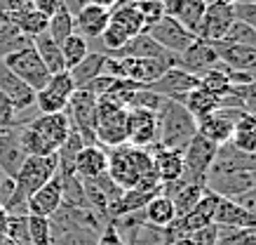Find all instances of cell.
I'll use <instances>...</instances> for the list:
<instances>
[{
	"instance_id": "cell-1",
	"label": "cell",
	"mask_w": 256,
	"mask_h": 245,
	"mask_svg": "<svg viewBox=\"0 0 256 245\" xmlns=\"http://www.w3.org/2000/svg\"><path fill=\"white\" fill-rule=\"evenodd\" d=\"M110 179L122 191H158L160 179L153 170V156L146 149H136L130 144L108 149V170Z\"/></svg>"
},
{
	"instance_id": "cell-2",
	"label": "cell",
	"mask_w": 256,
	"mask_h": 245,
	"mask_svg": "<svg viewBox=\"0 0 256 245\" xmlns=\"http://www.w3.org/2000/svg\"><path fill=\"white\" fill-rule=\"evenodd\" d=\"M249 186H256L254 156H244L240 151H235L230 144L221 146L207 172L204 189L221 198H233L235 193Z\"/></svg>"
},
{
	"instance_id": "cell-3",
	"label": "cell",
	"mask_w": 256,
	"mask_h": 245,
	"mask_svg": "<svg viewBox=\"0 0 256 245\" xmlns=\"http://www.w3.org/2000/svg\"><path fill=\"white\" fill-rule=\"evenodd\" d=\"M158 116V146L160 149H178L184 151L188 142L198 135V123L186 111L184 104L174 99H162Z\"/></svg>"
},
{
	"instance_id": "cell-4",
	"label": "cell",
	"mask_w": 256,
	"mask_h": 245,
	"mask_svg": "<svg viewBox=\"0 0 256 245\" xmlns=\"http://www.w3.org/2000/svg\"><path fill=\"white\" fill-rule=\"evenodd\" d=\"M94 139L104 149H116V146L127 144V109L116 97H96Z\"/></svg>"
},
{
	"instance_id": "cell-5",
	"label": "cell",
	"mask_w": 256,
	"mask_h": 245,
	"mask_svg": "<svg viewBox=\"0 0 256 245\" xmlns=\"http://www.w3.org/2000/svg\"><path fill=\"white\" fill-rule=\"evenodd\" d=\"M0 62L5 64L19 80H24L33 92L42 90V87L47 85L50 76H52V73L45 69V64L40 62V57H38V52L33 50V45L22 48V50H14V52H10V55L2 57Z\"/></svg>"
},
{
	"instance_id": "cell-6",
	"label": "cell",
	"mask_w": 256,
	"mask_h": 245,
	"mask_svg": "<svg viewBox=\"0 0 256 245\" xmlns=\"http://www.w3.org/2000/svg\"><path fill=\"white\" fill-rule=\"evenodd\" d=\"M56 170H59L56 153H52V156H26L22 167H19V172L14 174V182L24 196L31 198L50 179H54Z\"/></svg>"
},
{
	"instance_id": "cell-7",
	"label": "cell",
	"mask_w": 256,
	"mask_h": 245,
	"mask_svg": "<svg viewBox=\"0 0 256 245\" xmlns=\"http://www.w3.org/2000/svg\"><path fill=\"white\" fill-rule=\"evenodd\" d=\"M216 153L218 146L210 144L207 139H202L200 135H195L184 149V174H181V179L193 184H204Z\"/></svg>"
},
{
	"instance_id": "cell-8",
	"label": "cell",
	"mask_w": 256,
	"mask_h": 245,
	"mask_svg": "<svg viewBox=\"0 0 256 245\" xmlns=\"http://www.w3.org/2000/svg\"><path fill=\"white\" fill-rule=\"evenodd\" d=\"M66 116L70 120L73 132H78L82 137L85 146L96 144L94 139V113H96V97L87 90H76L70 95L68 104H66Z\"/></svg>"
},
{
	"instance_id": "cell-9",
	"label": "cell",
	"mask_w": 256,
	"mask_h": 245,
	"mask_svg": "<svg viewBox=\"0 0 256 245\" xmlns=\"http://www.w3.org/2000/svg\"><path fill=\"white\" fill-rule=\"evenodd\" d=\"M235 22V12L230 3H224V0H207V10H204V17H202L200 26L195 31V38L202 40V43H216V40H224L226 33L230 31V26Z\"/></svg>"
},
{
	"instance_id": "cell-10",
	"label": "cell",
	"mask_w": 256,
	"mask_h": 245,
	"mask_svg": "<svg viewBox=\"0 0 256 245\" xmlns=\"http://www.w3.org/2000/svg\"><path fill=\"white\" fill-rule=\"evenodd\" d=\"M26 125L42 139V144L47 146L50 153H56L59 146H62V144L68 139L70 132H73L66 111H62V113H38V116H36L31 123H26Z\"/></svg>"
},
{
	"instance_id": "cell-11",
	"label": "cell",
	"mask_w": 256,
	"mask_h": 245,
	"mask_svg": "<svg viewBox=\"0 0 256 245\" xmlns=\"http://www.w3.org/2000/svg\"><path fill=\"white\" fill-rule=\"evenodd\" d=\"M127 144L150 151L158 146V116L156 111L127 109Z\"/></svg>"
},
{
	"instance_id": "cell-12",
	"label": "cell",
	"mask_w": 256,
	"mask_h": 245,
	"mask_svg": "<svg viewBox=\"0 0 256 245\" xmlns=\"http://www.w3.org/2000/svg\"><path fill=\"white\" fill-rule=\"evenodd\" d=\"M144 33H148L160 48H164L167 52H172V55L186 52L195 40H198L188 29H184V26L178 24L174 17H164V19H160L156 26L146 29Z\"/></svg>"
},
{
	"instance_id": "cell-13",
	"label": "cell",
	"mask_w": 256,
	"mask_h": 245,
	"mask_svg": "<svg viewBox=\"0 0 256 245\" xmlns=\"http://www.w3.org/2000/svg\"><path fill=\"white\" fill-rule=\"evenodd\" d=\"M240 113L242 111H238V109H226V106H221V109H216L214 113H210L204 120L198 123V135L221 149L226 144H230L235 120L240 118Z\"/></svg>"
},
{
	"instance_id": "cell-14",
	"label": "cell",
	"mask_w": 256,
	"mask_h": 245,
	"mask_svg": "<svg viewBox=\"0 0 256 245\" xmlns=\"http://www.w3.org/2000/svg\"><path fill=\"white\" fill-rule=\"evenodd\" d=\"M198 85H200L198 76H193V73H188V71H184V69H176V66H174V69H170V71H164L156 83L146 85V90L164 97V99H174V102H178L181 97L188 95V92L195 90Z\"/></svg>"
},
{
	"instance_id": "cell-15",
	"label": "cell",
	"mask_w": 256,
	"mask_h": 245,
	"mask_svg": "<svg viewBox=\"0 0 256 245\" xmlns=\"http://www.w3.org/2000/svg\"><path fill=\"white\" fill-rule=\"evenodd\" d=\"M214 55H216L218 64H224L233 71H244V73H256V50L244 48L238 43H228V40H216L210 43Z\"/></svg>"
},
{
	"instance_id": "cell-16",
	"label": "cell",
	"mask_w": 256,
	"mask_h": 245,
	"mask_svg": "<svg viewBox=\"0 0 256 245\" xmlns=\"http://www.w3.org/2000/svg\"><path fill=\"white\" fill-rule=\"evenodd\" d=\"M214 226L224 231H254L256 229V217H252L249 212H244L240 205H235L230 198H218L216 212L212 219Z\"/></svg>"
},
{
	"instance_id": "cell-17",
	"label": "cell",
	"mask_w": 256,
	"mask_h": 245,
	"mask_svg": "<svg viewBox=\"0 0 256 245\" xmlns=\"http://www.w3.org/2000/svg\"><path fill=\"white\" fill-rule=\"evenodd\" d=\"M108 170V149H104L99 144L82 146L76 156V177L82 182L96 179Z\"/></svg>"
},
{
	"instance_id": "cell-18",
	"label": "cell",
	"mask_w": 256,
	"mask_h": 245,
	"mask_svg": "<svg viewBox=\"0 0 256 245\" xmlns=\"http://www.w3.org/2000/svg\"><path fill=\"white\" fill-rule=\"evenodd\" d=\"M216 64H218V59L214 55L212 45L210 43H202V40H195L186 52L176 55V69H184V71L193 73L198 78H200L202 73L212 71Z\"/></svg>"
},
{
	"instance_id": "cell-19",
	"label": "cell",
	"mask_w": 256,
	"mask_h": 245,
	"mask_svg": "<svg viewBox=\"0 0 256 245\" xmlns=\"http://www.w3.org/2000/svg\"><path fill=\"white\" fill-rule=\"evenodd\" d=\"M0 95L8 97L10 102L14 104V109L19 111V113L36 106V92H33L24 80L16 78L14 73L10 71L2 62H0Z\"/></svg>"
},
{
	"instance_id": "cell-20",
	"label": "cell",
	"mask_w": 256,
	"mask_h": 245,
	"mask_svg": "<svg viewBox=\"0 0 256 245\" xmlns=\"http://www.w3.org/2000/svg\"><path fill=\"white\" fill-rule=\"evenodd\" d=\"M150 156H153V170H156L158 179H160V186H167V184H174L181 179V174H184V151L153 146Z\"/></svg>"
},
{
	"instance_id": "cell-21",
	"label": "cell",
	"mask_w": 256,
	"mask_h": 245,
	"mask_svg": "<svg viewBox=\"0 0 256 245\" xmlns=\"http://www.w3.org/2000/svg\"><path fill=\"white\" fill-rule=\"evenodd\" d=\"M204 184H193V182H184V179H178L174 184H167L160 189L162 196H167L174 203V210H176V217H184L193 210L198 203H200V198L204 196Z\"/></svg>"
},
{
	"instance_id": "cell-22",
	"label": "cell",
	"mask_w": 256,
	"mask_h": 245,
	"mask_svg": "<svg viewBox=\"0 0 256 245\" xmlns=\"http://www.w3.org/2000/svg\"><path fill=\"white\" fill-rule=\"evenodd\" d=\"M110 22V12L108 10H101L96 5L87 3L82 10H78L73 15V24H76V33L90 43V40H99L101 33L106 31V26Z\"/></svg>"
},
{
	"instance_id": "cell-23",
	"label": "cell",
	"mask_w": 256,
	"mask_h": 245,
	"mask_svg": "<svg viewBox=\"0 0 256 245\" xmlns=\"http://www.w3.org/2000/svg\"><path fill=\"white\" fill-rule=\"evenodd\" d=\"M62 203H64L62 179L54 177V179H50L42 189H38L31 198H28V214H36V217H45V219H50V217L59 210Z\"/></svg>"
},
{
	"instance_id": "cell-24",
	"label": "cell",
	"mask_w": 256,
	"mask_h": 245,
	"mask_svg": "<svg viewBox=\"0 0 256 245\" xmlns=\"http://www.w3.org/2000/svg\"><path fill=\"white\" fill-rule=\"evenodd\" d=\"M110 57H116V59H122V57H132V59H167V57H172V52L160 48L148 33H139L132 40H127L124 48H120L116 55Z\"/></svg>"
},
{
	"instance_id": "cell-25",
	"label": "cell",
	"mask_w": 256,
	"mask_h": 245,
	"mask_svg": "<svg viewBox=\"0 0 256 245\" xmlns=\"http://www.w3.org/2000/svg\"><path fill=\"white\" fill-rule=\"evenodd\" d=\"M230 146L244 156L256 153V113H240L230 135Z\"/></svg>"
},
{
	"instance_id": "cell-26",
	"label": "cell",
	"mask_w": 256,
	"mask_h": 245,
	"mask_svg": "<svg viewBox=\"0 0 256 245\" xmlns=\"http://www.w3.org/2000/svg\"><path fill=\"white\" fill-rule=\"evenodd\" d=\"M178 104H184V106H186V111L195 118V123H200V120H204L210 113H214L216 109H221L218 97L212 95V92H207V90H202L200 85L195 87V90H190L188 95L181 97Z\"/></svg>"
},
{
	"instance_id": "cell-27",
	"label": "cell",
	"mask_w": 256,
	"mask_h": 245,
	"mask_svg": "<svg viewBox=\"0 0 256 245\" xmlns=\"http://www.w3.org/2000/svg\"><path fill=\"white\" fill-rule=\"evenodd\" d=\"M144 219H146L148 226L153 229H170L172 224L176 221V210H174V203H172L167 196L158 193L156 198L148 200V205L144 207Z\"/></svg>"
},
{
	"instance_id": "cell-28",
	"label": "cell",
	"mask_w": 256,
	"mask_h": 245,
	"mask_svg": "<svg viewBox=\"0 0 256 245\" xmlns=\"http://www.w3.org/2000/svg\"><path fill=\"white\" fill-rule=\"evenodd\" d=\"M110 24L118 26L127 38H134V36L146 31L144 19H141L139 10L134 8V3H120V5L110 10Z\"/></svg>"
},
{
	"instance_id": "cell-29",
	"label": "cell",
	"mask_w": 256,
	"mask_h": 245,
	"mask_svg": "<svg viewBox=\"0 0 256 245\" xmlns=\"http://www.w3.org/2000/svg\"><path fill=\"white\" fill-rule=\"evenodd\" d=\"M204 10H207V0H178L176 5L167 12V17H174L178 24L195 36L202 17H204Z\"/></svg>"
},
{
	"instance_id": "cell-30",
	"label": "cell",
	"mask_w": 256,
	"mask_h": 245,
	"mask_svg": "<svg viewBox=\"0 0 256 245\" xmlns=\"http://www.w3.org/2000/svg\"><path fill=\"white\" fill-rule=\"evenodd\" d=\"M104 62H106V55H101V52H90L80 64H76L73 69H68L76 90H82V87H87L94 78H99L101 71H104Z\"/></svg>"
},
{
	"instance_id": "cell-31",
	"label": "cell",
	"mask_w": 256,
	"mask_h": 245,
	"mask_svg": "<svg viewBox=\"0 0 256 245\" xmlns=\"http://www.w3.org/2000/svg\"><path fill=\"white\" fill-rule=\"evenodd\" d=\"M31 45L33 50L38 52L40 62L45 64V69L50 73H59V71H66L64 69V59H62V48H59V43L50 38V33H40L36 38H31Z\"/></svg>"
},
{
	"instance_id": "cell-32",
	"label": "cell",
	"mask_w": 256,
	"mask_h": 245,
	"mask_svg": "<svg viewBox=\"0 0 256 245\" xmlns=\"http://www.w3.org/2000/svg\"><path fill=\"white\" fill-rule=\"evenodd\" d=\"M12 22H14V26L19 29V33L22 36H26V38H36V36H40V33L47 31V17L40 15L38 10H24V12H19V15L10 17Z\"/></svg>"
},
{
	"instance_id": "cell-33",
	"label": "cell",
	"mask_w": 256,
	"mask_h": 245,
	"mask_svg": "<svg viewBox=\"0 0 256 245\" xmlns=\"http://www.w3.org/2000/svg\"><path fill=\"white\" fill-rule=\"evenodd\" d=\"M47 33H50V38L54 40V43H59V45H62L68 36H73V33H76L73 15L66 10V5H62L54 15L47 19Z\"/></svg>"
},
{
	"instance_id": "cell-34",
	"label": "cell",
	"mask_w": 256,
	"mask_h": 245,
	"mask_svg": "<svg viewBox=\"0 0 256 245\" xmlns=\"http://www.w3.org/2000/svg\"><path fill=\"white\" fill-rule=\"evenodd\" d=\"M59 48H62V59H64V69H66V71L73 69L76 64H80L90 55V43H87L82 36H78V33L68 36Z\"/></svg>"
},
{
	"instance_id": "cell-35",
	"label": "cell",
	"mask_w": 256,
	"mask_h": 245,
	"mask_svg": "<svg viewBox=\"0 0 256 245\" xmlns=\"http://www.w3.org/2000/svg\"><path fill=\"white\" fill-rule=\"evenodd\" d=\"M134 8L139 10L141 19H144V26L150 29V26H156L160 19L167 17V10L160 0H134Z\"/></svg>"
},
{
	"instance_id": "cell-36",
	"label": "cell",
	"mask_w": 256,
	"mask_h": 245,
	"mask_svg": "<svg viewBox=\"0 0 256 245\" xmlns=\"http://www.w3.org/2000/svg\"><path fill=\"white\" fill-rule=\"evenodd\" d=\"M5 236H8L14 245H31L28 214H26V217H8V224H5Z\"/></svg>"
},
{
	"instance_id": "cell-37",
	"label": "cell",
	"mask_w": 256,
	"mask_h": 245,
	"mask_svg": "<svg viewBox=\"0 0 256 245\" xmlns=\"http://www.w3.org/2000/svg\"><path fill=\"white\" fill-rule=\"evenodd\" d=\"M45 90H50L52 95H56L59 99H64V102H68L70 95L76 92V85H73V78H70L68 71H59V73H52V76H50Z\"/></svg>"
},
{
	"instance_id": "cell-38",
	"label": "cell",
	"mask_w": 256,
	"mask_h": 245,
	"mask_svg": "<svg viewBox=\"0 0 256 245\" xmlns=\"http://www.w3.org/2000/svg\"><path fill=\"white\" fill-rule=\"evenodd\" d=\"M200 87L202 90H207V92H212V95H216L218 97V102H221V97L230 90V83L226 80V76L221 71H216V69H212V71H207V73H202L200 78Z\"/></svg>"
},
{
	"instance_id": "cell-39",
	"label": "cell",
	"mask_w": 256,
	"mask_h": 245,
	"mask_svg": "<svg viewBox=\"0 0 256 245\" xmlns=\"http://www.w3.org/2000/svg\"><path fill=\"white\" fill-rule=\"evenodd\" d=\"M28 233H31V245H52V233H50V219L28 214Z\"/></svg>"
},
{
	"instance_id": "cell-40",
	"label": "cell",
	"mask_w": 256,
	"mask_h": 245,
	"mask_svg": "<svg viewBox=\"0 0 256 245\" xmlns=\"http://www.w3.org/2000/svg\"><path fill=\"white\" fill-rule=\"evenodd\" d=\"M164 97L156 95V92H150V90H139V92H134L127 104H124V109H146V111H158L160 109V104H162Z\"/></svg>"
},
{
	"instance_id": "cell-41",
	"label": "cell",
	"mask_w": 256,
	"mask_h": 245,
	"mask_svg": "<svg viewBox=\"0 0 256 245\" xmlns=\"http://www.w3.org/2000/svg\"><path fill=\"white\" fill-rule=\"evenodd\" d=\"M19 127V111L5 95H0V130H16Z\"/></svg>"
},
{
	"instance_id": "cell-42",
	"label": "cell",
	"mask_w": 256,
	"mask_h": 245,
	"mask_svg": "<svg viewBox=\"0 0 256 245\" xmlns=\"http://www.w3.org/2000/svg\"><path fill=\"white\" fill-rule=\"evenodd\" d=\"M233 12L238 22L252 26L256 31V3H252V0H238V3H233Z\"/></svg>"
},
{
	"instance_id": "cell-43",
	"label": "cell",
	"mask_w": 256,
	"mask_h": 245,
	"mask_svg": "<svg viewBox=\"0 0 256 245\" xmlns=\"http://www.w3.org/2000/svg\"><path fill=\"white\" fill-rule=\"evenodd\" d=\"M230 200H233L235 205H240L244 212H249L252 217H256V186H249V189L235 193Z\"/></svg>"
},
{
	"instance_id": "cell-44",
	"label": "cell",
	"mask_w": 256,
	"mask_h": 245,
	"mask_svg": "<svg viewBox=\"0 0 256 245\" xmlns=\"http://www.w3.org/2000/svg\"><path fill=\"white\" fill-rule=\"evenodd\" d=\"M16 193V182L14 177H8V174H2L0 177V207H5L14 198Z\"/></svg>"
},
{
	"instance_id": "cell-45",
	"label": "cell",
	"mask_w": 256,
	"mask_h": 245,
	"mask_svg": "<svg viewBox=\"0 0 256 245\" xmlns=\"http://www.w3.org/2000/svg\"><path fill=\"white\" fill-rule=\"evenodd\" d=\"M96 245H127V243H124L122 236L118 233V229L113 226V221H108V224H106V226L101 229Z\"/></svg>"
},
{
	"instance_id": "cell-46",
	"label": "cell",
	"mask_w": 256,
	"mask_h": 245,
	"mask_svg": "<svg viewBox=\"0 0 256 245\" xmlns=\"http://www.w3.org/2000/svg\"><path fill=\"white\" fill-rule=\"evenodd\" d=\"M31 5H33V10H38L40 15H45L50 19L64 5V0H31Z\"/></svg>"
},
{
	"instance_id": "cell-47",
	"label": "cell",
	"mask_w": 256,
	"mask_h": 245,
	"mask_svg": "<svg viewBox=\"0 0 256 245\" xmlns=\"http://www.w3.org/2000/svg\"><path fill=\"white\" fill-rule=\"evenodd\" d=\"M90 5H96V8H101V10H113L116 5H120V0H87Z\"/></svg>"
},
{
	"instance_id": "cell-48",
	"label": "cell",
	"mask_w": 256,
	"mask_h": 245,
	"mask_svg": "<svg viewBox=\"0 0 256 245\" xmlns=\"http://www.w3.org/2000/svg\"><path fill=\"white\" fill-rule=\"evenodd\" d=\"M5 224H8V212L0 207V236L5 233Z\"/></svg>"
},
{
	"instance_id": "cell-49",
	"label": "cell",
	"mask_w": 256,
	"mask_h": 245,
	"mask_svg": "<svg viewBox=\"0 0 256 245\" xmlns=\"http://www.w3.org/2000/svg\"><path fill=\"white\" fill-rule=\"evenodd\" d=\"M160 3H162V5H164V10H167V12H170V10L174 8V5H176L178 0H160Z\"/></svg>"
},
{
	"instance_id": "cell-50",
	"label": "cell",
	"mask_w": 256,
	"mask_h": 245,
	"mask_svg": "<svg viewBox=\"0 0 256 245\" xmlns=\"http://www.w3.org/2000/svg\"><path fill=\"white\" fill-rule=\"evenodd\" d=\"M8 15V0H0V17Z\"/></svg>"
},
{
	"instance_id": "cell-51",
	"label": "cell",
	"mask_w": 256,
	"mask_h": 245,
	"mask_svg": "<svg viewBox=\"0 0 256 245\" xmlns=\"http://www.w3.org/2000/svg\"><path fill=\"white\" fill-rule=\"evenodd\" d=\"M0 245H14V243H12V240H10V238L2 233V236H0Z\"/></svg>"
},
{
	"instance_id": "cell-52",
	"label": "cell",
	"mask_w": 256,
	"mask_h": 245,
	"mask_svg": "<svg viewBox=\"0 0 256 245\" xmlns=\"http://www.w3.org/2000/svg\"><path fill=\"white\" fill-rule=\"evenodd\" d=\"M224 3H230V5H233V3H238V0H224Z\"/></svg>"
},
{
	"instance_id": "cell-53",
	"label": "cell",
	"mask_w": 256,
	"mask_h": 245,
	"mask_svg": "<svg viewBox=\"0 0 256 245\" xmlns=\"http://www.w3.org/2000/svg\"><path fill=\"white\" fill-rule=\"evenodd\" d=\"M120 3H134V0H120Z\"/></svg>"
},
{
	"instance_id": "cell-54",
	"label": "cell",
	"mask_w": 256,
	"mask_h": 245,
	"mask_svg": "<svg viewBox=\"0 0 256 245\" xmlns=\"http://www.w3.org/2000/svg\"><path fill=\"white\" fill-rule=\"evenodd\" d=\"M252 3H256V0H252Z\"/></svg>"
}]
</instances>
